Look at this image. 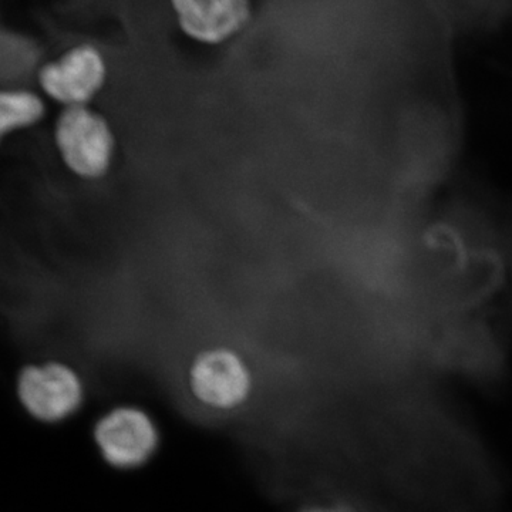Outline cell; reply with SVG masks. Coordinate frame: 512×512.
<instances>
[{"instance_id": "9c48e42d", "label": "cell", "mask_w": 512, "mask_h": 512, "mask_svg": "<svg viewBox=\"0 0 512 512\" xmlns=\"http://www.w3.org/2000/svg\"><path fill=\"white\" fill-rule=\"evenodd\" d=\"M302 512H355L350 510L349 507H345V505H316V507L306 508L305 511Z\"/></svg>"}, {"instance_id": "277c9868", "label": "cell", "mask_w": 512, "mask_h": 512, "mask_svg": "<svg viewBox=\"0 0 512 512\" xmlns=\"http://www.w3.org/2000/svg\"><path fill=\"white\" fill-rule=\"evenodd\" d=\"M94 440L111 466L136 468L156 453L158 430L144 410L123 406L101 417L94 427Z\"/></svg>"}, {"instance_id": "7a4b0ae2", "label": "cell", "mask_w": 512, "mask_h": 512, "mask_svg": "<svg viewBox=\"0 0 512 512\" xmlns=\"http://www.w3.org/2000/svg\"><path fill=\"white\" fill-rule=\"evenodd\" d=\"M18 396L26 412L37 420H66L82 406V377L60 362L23 367L18 377Z\"/></svg>"}, {"instance_id": "6da1fadb", "label": "cell", "mask_w": 512, "mask_h": 512, "mask_svg": "<svg viewBox=\"0 0 512 512\" xmlns=\"http://www.w3.org/2000/svg\"><path fill=\"white\" fill-rule=\"evenodd\" d=\"M55 141L66 167L83 180H100L113 163L116 138L109 121L87 106L66 107L56 121Z\"/></svg>"}, {"instance_id": "ba28073f", "label": "cell", "mask_w": 512, "mask_h": 512, "mask_svg": "<svg viewBox=\"0 0 512 512\" xmlns=\"http://www.w3.org/2000/svg\"><path fill=\"white\" fill-rule=\"evenodd\" d=\"M37 55L36 46L26 37L16 33L3 32L2 35V60L3 69L12 67L13 72L28 70L35 66Z\"/></svg>"}, {"instance_id": "5b68a950", "label": "cell", "mask_w": 512, "mask_h": 512, "mask_svg": "<svg viewBox=\"0 0 512 512\" xmlns=\"http://www.w3.org/2000/svg\"><path fill=\"white\" fill-rule=\"evenodd\" d=\"M106 63L96 47H73L39 70V84L50 99L66 107L87 106L106 82Z\"/></svg>"}, {"instance_id": "3957f363", "label": "cell", "mask_w": 512, "mask_h": 512, "mask_svg": "<svg viewBox=\"0 0 512 512\" xmlns=\"http://www.w3.org/2000/svg\"><path fill=\"white\" fill-rule=\"evenodd\" d=\"M190 386L198 402L211 409H237L252 392L251 370L235 350H204L192 362Z\"/></svg>"}, {"instance_id": "8992f818", "label": "cell", "mask_w": 512, "mask_h": 512, "mask_svg": "<svg viewBox=\"0 0 512 512\" xmlns=\"http://www.w3.org/2000/svg\"><path fill=\"white\" fill-rule=\"evenodd\" d=\"M185 35L218 45L247 26L251 0H171Z\"/></svg>"}, {"instance_id": "52a82bcc", "label": "cell", "mask_w": 512, "mask_h": 512, "mask_svg": "<svg viewBox=\"0 0 512 512\" xmlns=\"http://www.w3.org/2000/svg\"><path fill=\"white\" fill-rule=\"evenodd\" d=\"M45 103L29 90H5L0 96V133L2 137L13 131L35 126L45 116Z\"/></svg>"}]
</instances>
